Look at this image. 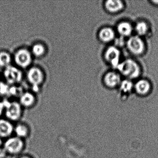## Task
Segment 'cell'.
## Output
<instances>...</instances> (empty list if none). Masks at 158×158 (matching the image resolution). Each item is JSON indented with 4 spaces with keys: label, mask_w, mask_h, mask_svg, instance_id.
Listing matches in <instances>:
<instances>
[{
    "label": "cell",
    "mask_w": 158,
    "mask_h": 158,
    "mask_svg": "<svg viewBox=\"0 0 158 158\" xmlns=\"http://www.w3.org/2000/svg\"><path fill=\"white\" fill-rule=\"evenodd\" d=\"M8 153L3 147L0 148V158H6L8 156Z\"/></svg>",
    "instance_id": "cell-21"
},
{
    "label": "cell",
    "mask_w": 158,
    "mask_h": 158,
    "mask_svg": "<svg viewBox=\"0 0 158 158\" xmlns=\"http://www.w3.org/2000/svg\"><path fill=\"white\" fill-rule=\"evenodd\" d=\"M5 108L4 111L6 119L12 123L20 122L23 114V108L19 102L9 101L5 100Z\"/></svg>",
    "instance_id": "cell-2"
},
{
    "label": "cell",
    "mask_w": 158,
    "mask_h": 158,
    "mask_svg": "<svg viewBox=\"0 0 158 158\" xmlns=\"http://www.w3.org/2000/svg\"><path fill=\"white\" fill-rule=\"evenodd\" d=\"M135 30L139 35H143L148 31V26L144 22H139L136 26Z\"/></svg>",
    "instance_id": "cell-19"
},
{
    "label": "cell",
    "mask_w": 158,
    "mask_h": 158,
    "mask_svg": "<svg viewBox=\"0 0 158 158\" xmlns=\"http://www.w3.org/2000/svg\"><path fill=\"white\" fill-rule=\"evenodd\" d=\"M5 108V105L4 101H0V116L2 115V114L4 113Z\"/></svg>",
    "instance_id": "cell-22"
},
{
    "label": "cell",
    "mask_w": 158,
    "mask_h": 158,
    "mask_svg": "<svg viewBox=\"0 0 158 158\" xmlns=\"http://www.w3.org/2000/svg\"><path fill=\"white\" fill-rule=\"evenodd\" d=\"M104 80L105 84L108 86L114 87L120 83L121 78L118 74L113 72H110L105 75Z\"/></svg>",
    "instance_id": "cell-13"
},
{
    "label": "cell",
    "mask_w": 158,
    "mask_h": 158,
    "mask_svg": "<svg viewBox=\"0 0 158 158\" xmlns=\"http://www.w3.org/2000/svg\"><path fill=\"white\" fill-rule=\"evenodd\" d=\"M118 33L123 36H128L130 35L133 31L132 26L127 22L120 23L117 26Z\"/></svg>",
    "instance_id": "cell-18"
},
{
    "label": "cell",
    "mask_w": 158,
    "mask_h": 158,
    "mask_svg": "<svg viewBox=\"0 0 158 158\" xmlns=\"http://www.w3.org/2000/svg\"><path fill=\"white\" fill-rule=\"evenodd\" d=\"M117 68L121 73L129 78H136L140 73V69L138 64L130 59L119 64Z\"/></svg>",
    "instance_id": "cell-4"
},
{
    "label": "cell",
    "mask_w": 158,
    "mask_h": 158,
    "mask_svg": "<svg viewBox=\"0 0 158 158\" xmlns=\"http://www.w3.org/2000/svg\"><path fill=\"white\" fill-rule=\"evenodd\" d=\"M13 123L6 118H0V137L7 139L14 135Z\"/></svg>",
    "instance_id": "cell-8"
},
{
    "label": "cell",
    "mask_w": 158,
    "mask_h": 158,
    "mask_svg": "<svg viewBox=\"0 0 158 158\" xmlns=\"http://www.w3.org/2000/svg\"><path fill=\"white\" fill-rule=\"evenodd\" d=\"M133 84L131 81L128 80H124L121 83V89L125 93L129 92L132 90Z\"/></svg>",
    "instance_id": "cell-20"
},
{
    "label": "cell",
    "mask_w": 158,
    "mask_h": 158,
    "mask_svg": "<svg viewBox=\"0 0 158 158\" xmlns=\"http://www.w3.org/2000/svg\"><path fill=\"white\" fill-rule=\"evenodd\" d=\"M2 147L8 155L19 156L23 154V152L25 149V140L13 135L6 139Z\"/></svg>",
    "instance_id": "cell-1"
},
{
    "label": "cell",
    "mask_w": 158,
    "mask_h": 158,
    "mask_svg": "<svg viewBox=\"0 0 158 158\" xmlns=\"http://www.w3.org/2000/svg\"><path fill=\"white\" fill-rule=\"evenodd\" d=\"M27 78L28 83L35 89L39 88L45 79L44 71L38 66H32L28 68L27 73Z\"/></svg>",
    "instance_id": "cell-5"
},
{
    "label": "cell",
    "mask_w": 158,
    "mask_h": 158,
    "mask_svg": "<svg viewBox=\"0 0 158 158\" xmlns=\"http://www.w3.org/2000/svg\"><path fill=\"white\" fill-rule=\"evenodd\" d=\"M18 102L24 109H32L36 104V97L33 92L26 91L20 95Z\"/></svg>",
    "instance_id": "cell-7"
},
{
    "label": "cell",
    "mask_w": 158,
    "mask_h": 158,
    "mask_svg": "<svg viewBox=\"0 0 158 158\" xmlns=\"http://www.w3.org/2000/svg\"><path fill=\"white\" fill-rule=\"evenodd\" d=\"M99 37L103 42H109L114 38V33L111 28L105 27L100 31Z\"/></svg>",
    "instance_id": "cell-16"
},
{
    "label": "cell",
    "mask_w": 158,
    "mask_h": 158,
    "mask_svg": "<svg viewBox=\"0 0 158 158\" xmlns=\"http://www.w3.org/2000/svg\"><path fill=\"white\" fill-rule=\"evenodd\" d=\"M30 50L33 57L37 58H42L47 53V47L40 42L35 43Z\"/></svg>",
    "instance_id": "cell-12"
},
{
    "label": "cell",
    "mask_w": 158,
    "mask_h": 158,
    "mask_svg": "<svg viewBox=\"0 0 158 158\" xmlns=\"http://www.w3.org/2000/svg\"><path fill=\"white\" fill-rule=\"evenodd\" d=\"M105 59L114 67H117L120 61V52L117 48L110 47L106 50Z\"/></svg>",
    "instance_id": "cell-11"
},
{
    "label": "cell",
    "mask_w": 158,
    "mask_h": 158,
    "mask_svg": "<svg viewBox=\"0 0 158 158\" xmlns=\"http://www.w3.org/2000/svg\"><path fill=\"white\" fill-rule=\"evenodd\" d=\"M127 46L129 50L135 54H141L144 49V43L138 36L130 37L127 41Z\"/></svg>",
    "instance_id": "cell-9"
},
{
    "label": "cell",
    "mask_w": 158,
    "mask_h": 158,
    "mask_svg": "<svg viewBox=\"0 0 158 158\" xmlns=\"http://www.w3.org/2000/svg\"><path fill=\"white\" fill-rule=\"evenodd\" d=\"M3 76L6 83L10 85H15L19 84L23 77L21 69L12 65L4 68Z\"/></svg>",
    "instance_id": "cell-6"
},
{
    "label": "cell",
    "mask_w": 158,
    "mask_h": 158,
    "mask_svg": "<svg viewBox=\"0 0 158 158\" xmlns=\"http://www.w3.org/2000/svg\"><path fill=\"white\" fill-rule=\"evenodd\" d=\"M135 89L139 94L145 95L150 90V85L148 81L145 80H140L136 84Z\"/></svg>",
    "instance_id": "cell-17"
},
{
    "label": "cell",
    "mask_w": 158,
    "mask_h": 158,
    "mask_svg": "<svg viewBox=\"0 0 158 158\" xmlns=\"http://www.w3.org/2000/svg\"><path fill=\"white\" fill-rule=\"evenodd\" d=\"M3 142L2 141V139L0 137V148H2L3 146Z\"/></svg>",
    "instance_id": "cell-24"
},
{
    "label": "cell",
    "mask_w": 158,
    "mask_h": 158,
    "mask_svg": "<svg viewBox=\"0 0 158 158\" xmlns=\"http://www.w3.org/2000/svg\"><path fill=\"white\" fill-rule=\"evenodd\" d=\"M17 158H34V157L29 154H23L18 156Z\"/></svg>",
    "instance_id": "cell-23"
},
{
    "label": "cell",
    "mask_w": 158,
    "mask_h": 158,
    "mask_svg": "<svg viewBox=\"0 0 158 158\" xmlns=\"http://www.w3.org/2000/svg\"><path fill=\"white\" fill-rule=\"evenodd\" d=\"M152 2H154V3H156V4H157V3H158V1H155Z\"/></svg>",
    "instance_id": "cell-25"
},
{
    "label": "cell",
    "mask_w": 158,
    "mask_h": 158,
    "mask_svg": "<svg viewBox=\"0 0 158 158\" xmlns=\"http://www.w3.org/2000/svg\"><path fill=\"white\" fill-rule=\"evenodd\" d=\"M0 79H1V77H0Z\"/></svg>",
    "instance_id": "cell-26"
},
{
    "label": "cell",
    "mask_w": 158,
    "mask_h": 158,
    "mask_svg": "<svg viewBox=\"0 0 158 158\" xmlns=\"http://www.w3.org/2000/svg\"><path fill=\"white\" fill-rule=\"evenodd\" d=\"M33 55L30 49L22 48L16 50L13 56V61L20 69L30 68L33 60Z\"/></svg>",
    "instance_id": "cell-3"
},
{
    "label": "cell",
    "mask_w": 158,
    "mask_h": 158,
    "mask_svg": "<svg viewBox=\"0 0 158 158\" xmlns=\"http://www.w3.org/2000/svg\"><path fill=\"white\" fill-rule=\"evenodd\" d=\"M106 9L110 12H117L121 10L123 7V2L119 0H109L105 4Z\"/></svg>",
    "instance_id": "cell-14"
},
{
    "label": "cell",
    "mask_w": 158,
    "mask_h": 158,
    "mask_svg": "<svg viewBox=\"0 0 158 158\" xmlns=\"http://www.w3.org/2000/svg\"><path fill=\"white\" fill-rule=\"evenodd\" d=\"M31 135V129L28 125L24 122H19L14 126V135L25 140Z\"/></svg>",
    "instance_id": "cell-10"
},
{
    "label": "cell",
    "mask_w": 158,
    "mask_h": 158,
    "mask_svg": "<svg viewBox=\"0 0 158 158\" xmlns=\"http://www.w3.org/2000/svg\"><path fill=\"white\" fill-rule=\"evenodd\" d=\"M13 56L9 52L5 50L0 51V67L5 68L11 65Z\"/></svg>",
    "instance_id": "cell-15"
}]
</instances>
